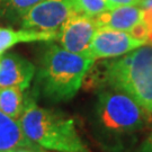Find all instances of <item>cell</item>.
<instances>
[{
  "label": "cell",
  "instance_id": "6da1fadb",
  "mask_svg": "<svg viewBox=\"0 0 152 152\" xmlns=\"http://www.w3.org/2000/svg\"><path fill=\"white\" fill-rule=\"evenodd\" d=\"M150 115L124 92L102 90L94 109L92 132L106 151L122 152L126 142L145 130Z\"/></svg>",
  "mask_w": 152,
  "mask_h": 152
},
{
  "label": "cell",
  "instance_id": "7a4b0ae2",
  "mask_svg": "<svg viewBox=\"0 0 152 152\" xmlns=\"http://www.w3.org/2000/svg\"><path fill=\"white\" fill-rule=\"evenodd\" d=\"M95 65V63H94ZM89 83L109 88L132 97L152 114V44H144L127 54L95 65Z\"/></svg>",
  "mask_w": 152,
  "mask_h": 152
},
{
  "label": "cell",
  "instance_id": "3957f363",
  "mask_svg": "<svg viewBox=\"0 0 152 152\" xmlns=\"http://www.w3.org/2000/svg\"><path fill=\"white\" fill-rule=\"evenodd\" d=\"M37 92L26 94L19 123L28 140L52 152H92L77 130L75 120L59 109L37 105Z\"/></svg>",
  "mask_w": 152,
  "mask_h": 152
},
{
  "label": "cell",
  "instance_id": "277c9868",
  "mask_svg": "<svg viewBox=\"0 0 152 152\" xmlns=\"http://www.w3.org/2000/svg\"><path fill=\"white\" fill-rule=\"evenodd\" d=\"M95 61L70 52L61 45L50 44L35 73V91L51 103L69 102L82 87L85 77Z\"/></svg>",
  "mask_w": 152,
  "mask_h": 152
},
{
  "label": "cell",
  "instance_id": "5b68a950",
  "mask_svg": "<svg viewBox=\"0 0 152 152\" xmlns=\"http://www.w3.org/2000/svg\"><path fill=\"white\" fill-rule=\"evenodd\" d=\"M76 12L69 0H41L20 19V26L26 29L59 32L71 14Z\"/></svg>",
  "mask_w": 152,
  "mask_h": 152
},
{
  "label": "cell",
  "instance_id": "8992f818",
  "mask_svg": "<svg viewBox=\"0 0 152 152\" xmlns=\"http://www.w3.org/2000/svg\"><path fill=\"white\" fill-rule=\"evenodd\" d=\"M147 44L130 32L98 27L89 46L88 56L94 60L114 59Z\"/></svg>",
  "mask_w": 152,
  "mask_h": 152
},
{
  "label": "cell",
  "instance_id": "52a82bcc",
  "mask_svg": "<svg viewBox=\"0 0 152 152\" xmlns=\"http://www.w3.org/2000/svg\"><path fill=\"white\" fill-rule=\"evenodd\" d=\"M97 29L95 17L73 12L61 26L58 41L63 49L88 56L89 46Z\"/></svg>",
  "mask_w": 152,
  "mask_h": 152
},
{
  "label": "cell",
  "instance_id": "ba28073f",
  "mask_svg": "<svg viewBox=\"0 0 152 152\" xmlns=\"http://www.w3.org/2000/svg\"><path fill=\"white\" fill-rule=\"evenodd\" d=\"M36 73L29 60L17 53L0 55V87H18L26 90Z\"/></svg>",
  "mask_w": 152,
  "mask_h": 152
},
{
  "label": "cell",
  "instance_id": "9c48e42d",
  "mask_svg": "<svg viewBox=\"0 0 152 152\" xmlns=\"http://www.w3.org/2000/svg\"><path fill=\"white\" fill-rule=\"evenodd\" d=\"M98 27L131 32L142 22V8L139 6H120L95 17Z\"/></svg>",
  "mask_w": 152,
  "mask_h": 152
},
{
  "label": "cell",
  "instance_id": "30bf717a",
  "mask_svg": "<svg viewBox=\"0 0 152 152\" xmlns=\"http://www.w3.org/2000/svg\"><path fill=\"white\" fill-rule=\"evenodd\" d=\"M59 38V32H43L34 29H12L0 27V55L19 43L52 42Z\"/></svg>",
  "mask_w": 152,
  "mask_h": 152
},
{
  "label": "cell",
  "instance_id": "8fae6325",
  "mask_svg": "<svg viewBox=\"0 0 152 152\" xmlns=\"http://www.w3.org/2000/svg\"><path fill=\"white\" fill-rule=\"evenodd\" d=\"M29 144L34 143L24 134L19 121L0 110V152H10Z\"/></svg>",
  "mask_w": 152,
  "mask_h": 152
},
{
  "label": "cell",
  "instance_id": "7c38bea8",
  "mask_svg": "<svg viewBox=\"0 0 152 152\" xmlns=\"http://www.w3.org/2000/svg\"><path fill=\"white\" fill-rule=\"evenodd\" d=\"M26 104V94L18 87H0V110L19 120Z\"/></svg>",
  "mask_w": 152,
  "mask_h": 152
},
{
  "label": "cell",
  "instance_id": "4fadbf2b",
  "mask_svg": "<svg viewBox=\"0 0 152 152\" xmlns=\"http://www.w3.org/2000/svg\"><path fill=\"white\" fill-rule=\"evenodd\" d=\"M41 0H0V18L10 24L20 23L23 16Z\"/></svg>",
  "mask_w": 152,
  "mask_h": 152
},
{
  "label": "cell",
  "instance_id": "5bb4252c",
  "mask_svg": "<svg viewBox=\"0 0 152 152\" xmlns=\"http://www.w3.org/2000/svg\"><path fill=\"white\" fill-rule=\"evenodd\" d=\"M76 12L96 17L104 11L108 10L106 0H69Z\"/></svg>",
  "mask_w": 152,
  "mask_h": 152
},
{
  "label": "cell",
  "instance_id": "9a60e30c",
  "mask_svg": "<svg viewBox=\"0 0 152 152\" xmlns=\"http://www.w3.org/2000/svg\"><path fill=\"white\" fill-rule=\"evenodd\" d=\"M142 22L147 28L148 44H152V8L142 9Z\"/></svg>",
  "mask_w": 152,
  "mask_h": 152
},
{
  "label": "cell",
  "instance_id": "2e32d148",
  "mask_svg": "<svg viewBox=\"0 0 152 152\" xmlns=\"http://www.w3.org/2000/svg\"><path fill=\"white\" fill-rule=\"evenodd\" d=\"M108 8H115L120 6H139L141 0H106Z\"/></svg>",
  "mask_w": 152,
  "mask_h": 152
},
{
  "label": "cell",
  "instance_id": "e0dca14e",
  "mask_svg": "<svg viewBox=\"0 0 152 152\" xmlns=\"http://www.w3.org/2000/svg\"><path fill=\"white\" fill-rule=\"evenodd\" d=\"M10 152H48L45 149L38 147L36 144H29V145H25V147L17 148L15 150Z\"/></svg>",
  "mask_w": 152,
  "mask_h": 152
},
{
  "label": "cell",
  "instance_id": "ac0fdd59",
  "mask_svg": "<svg viewBox=\"0 0 152 152\" xmlns=\"http://www.w3.org/2000/svg\"><path fill=\"white\" fill-rule=\"evenodd\" d=\"M135 152H152V132L147 139L140 144Z\"/></svg>",
  "mask_w": 152,
  "mask_h": 152
},
{
  "label": "cell",
  "instance_id": "d6986e66",
  "mask_svg": "<svg viewBox=\"0 0 152 152\" xmlns=\"http://www.w3.org/2000/svg\"><path fill=\"white\" fill-rule=\"evenodd\" d=\"M139 7H140V8H142V9L152 8V0H141V2H140Z\"/></svg>",
  "mask_w": 152,
  "mask_h": 152
}]
</instances>
